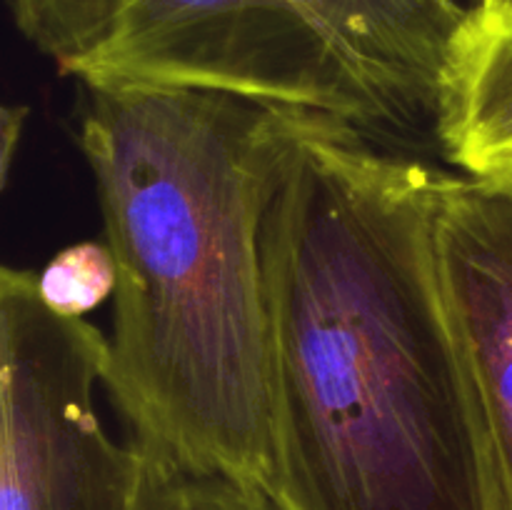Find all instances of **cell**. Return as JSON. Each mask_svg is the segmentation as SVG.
Returning a JSON list of instances; mask_svg holds the SVG:
<instances>
[{"mask_svg":"<svg viewBox=\"0 0 512 510\" xmlns=\"http://www.w3.org/2000/svg\"><path fill=\"white\" fill-rule=\"evenodd\" d=\"M450 173L313 115L263 223L275 510H505L445 305Z\"/></svg>","mask_w":512,"mask_h":510,"instance_id":"obj_1","label":"cell"},{"mask_svg":"<svg viewBox=\"0 0 512 510\" xmlns=\"http://www.w3.org/2000/svg\"><path fill=\"white\" fill-rule=\"evenodd\" d=\"M80 148L118 265L105 390L135 438L265 495L263 223L310 113L170 85H83Z\"/></svg>","mask_w":512,"mask_h":510,"instance_id":"obj_2","label":"cell"},{"mask_svg":"<svg viewBox=\"0 0 512 510\" xmlns=\"http://www.w3.org/2000/svg\"><path fill=\"white\" fill-rule=\"evenodd\" d=\"M478 10V0H133L65 75L215 90L440 150Z\"/></svg>","mask_w":512,"mask_h":510,"instance_id":"obj_3","label":"cell"},{"mask_svg":"<svg viewBox=\"0 0 512 510\" xmlns=\"http://www.w3.org/2000/svg\"><path fill=\"white\" fill-rule=\"evenodd\" d=\"M108 338L0 270V510H140L145 453L105 430Z\"/></svg>","mask_w":512,"mask_h":510,"instance_id":"obj_4","label":"cell"},{"mask_svg":"<svg viewBox=\"0 0 512 510\" xmlns=\"http://www.w3.org/2000/svg\"><path fill=\"white\" fill-rule=\"evenodd\" d=\"M445 305L512 510V175H448L435 210Z\"/></svg>","mask_w":512,"mask_h":510,"instance_id":"obj_5","label":"cell"},{"mask_svg":"<svg viewBox=\"0 0 512 510\" xmlns=\"http://www.w3.org/2000/svg\"><path fill=\"white\" fill-rule=\"evenodd\" d=\"M440 153L468 175L512 173V10H478L440 125Z\"/></svg>","mask_w":512,"mask_h":510,"instance_id":"obj_6","label":"cell"},{"mask_svg":"<svg viewBox=\"0 0 512 510\" xmlns=\"http://www.w3.org/2000/svg\"><path fill=\"white\" fill-rule=\"evenodd\" d=\"M133 0H10L20 33L68 73L88 58Z\"/></svg>","mask_w":512,"mask_h":510,"instance_id":"obj_7","label":"cell"},{"mask_svg":"<svg viewBox=\"0 0 512 510\" xmlns=\"http://www.w3.org/2000/svg\"><path fill=\"white\" fill-rule=\"evenodd\" d=\"M140 445L145 453L140 510H275L258 490L223 475L195 473L145 440Z\"/></svg>","mask_w":512,"mask_h":510,"instance_id":"obj_8","label":"cell"},{"mask_svg":"<svg viewBox=\"0 0 512 510\" xmlns=\"http://www.w3.org/2000/svg\"><path fill=\"white\" fill-rule=\"evenodd\" d=\"M118 265L108 243L83 240L58 250L38 273V293L65 318H85L115 295Z\"/></svg>","mask_w":512,"mask_h":510,"instance_id":"obj_9","label":"cell"},{"mask_svg":"<svg viewBox=\"0 0 512 510\" xmlns=\"http://www.w3.org/2000/svg\"><path fill=\"white\" fill-rule=\"evenodd\" d=\"M483 10H512V0H478Z\"/></svg>","mask_w":512,"mask_h":510,"instance_id":"obj_10","label":"cell"},{"mask_svg":"<svg viewBox=\"0 0 512 510\" xmlns=\"http://www.w3.org/2000/svg\"><path fill=\"white\" fill-rule=\"evenodd\" d=\"M510 175H512V173H510Z\"/></svg>","mask_w":512,"mask_h":510,"instance_id":"obj_11","label":"cell"}]
</instances>
